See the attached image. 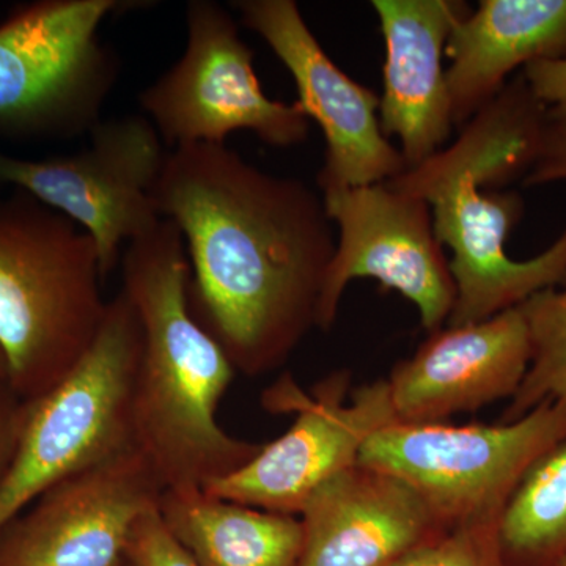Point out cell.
<instances>
[{"label":"cell","mask_w":566,"mask_h":566,"mask_svg":"<svg viewBox=\"0 0 566 566\" xmlns=\"http://www.w3.org/2000/svg\"><path fill=\"white\" fill-rule=\"evenodd\" d=\"M506 566H562L566 562V441L531 469L499 517Z\"/></svg>","instance_id":"19"},{"label":"cell","mask_w":566,"mask_h":566,"mask_svg":"<svg viewBox=\"0 0 566 566\" xmlns=\"http://www.w3.org/2000/svg\"><path fill=\"white\" fill-rule=\"evenodd\" d=\"M521 74L547 107L553 128L566 133V57L528 63Z\"/></svg>","instance_id":"23"},{"label":"cell","mask_w":566,"mask_h":566,"mask_svg":"<svg viewBox=\"0 0 566 566\" xmlns=\"http://www.w3.org/2000/svg\"><path fill=\"white\" fill-rule=\"evenodd\" d=\"M126 558L136 566H199L164 526L158 510L137 521L126 546Z\"/></svg>","instance_id":"22"},{"label":"cell","mask_w":566,"mask_h":566,"mask_svg":"<svg viewBox=\"0 0 566 566\" xmlns=\"http://www.w3.org/2000/svg\"><path fill=\"white\" fill-rule=\"evenodd\" d=\"M164 526L199 566H297L301 517L223 501L203 490H166Z\"/></svg>","instance_id":"18"},{"label":"cell","mask_w":566,"mask_h":566,"mask_svg":"<svg viewBox=\"0 0 566 566\" xmlns=\"http://www.w3.org/2000/svg\"><path fill=\"white\" fill-rule=\"evenodd\" d=\"M123 566H136V565L132 564V562H129L128 558H126V562H125V564H123Z\"/></svg>","instance_id":"27"},{"label":"cell","mask_w":566,"mask_h":566,"mask_svg":"<svg viewBox=\"0 0 566 566\" xmlns=\"http://www.w3.org/2000/svg\"><path fill=\"white\" fill-rule=\"evenodd\" d=\"M348 379V374L334 375L314 397L301 394L286 379L281 398L283 408L297 412L292 428L264 444L243 468L210 483L205 493L268 512L301 515L319 488L357 464L370 436L397 422L387 379L359 387L353 400L345 401Z\"/></svg>","instance_id":"11"},{"label":"cell","mask_w":566,"mask_h":566,"mask_svg":"<svg viewBox=\"0 0 566 566\" xmlns=\"http://www.w3.org/2000/svg\"><path fill=\"white\" fill-rule=\"evenodd\" d=\"M446 57L453 126L461 129L517 66L566 57V0H480L450 32Z\"/></svg>","instance_id":"17"},{"label":"cell","mask_w":566,"mask_h":566,"mask_svg":"<svg viewBox=\"0 0 566 566\" xmlns=\"http://www.w3.org/2000/svg\"><path fill=\"white\" fill-rule=\"evenodd\" d=\"M497 526L499 521L449 528L392 566H506Z\"/></svg>","instance_id":"21"},{"label":"cell","mask_w":566,"mask_h":566,"mask_svg":"<svg viewBox=\"0 0 566 566\" xmlns=\"http://www.w3.org/2000/svg\"><path fill=\"white\" fill-rule=\"evenodd\" d=\"M532 357L502 423L515 422L545 401L566 409V285L535 293L521 304Z\"/></svg>","instance_id":"20"},{"label":"cell","mask_w":566,"mask_h":566,"mask_svg":"<svg viewBox=\"0 0 566 566\" xmlns=\"http://www.w3.org/2000/svg\"><path fill=\"white\" fill-rule=\"evenodd\" d=\"M166 491L137 447L44 491L0 532V566H123Z\"/></svg>","instance_id":"13"},{"label":"cell","mask_w":566,"mask_h":566,"mask_svg":"<svg viewBox=\"0 0 566 566\" xmlns=\"http://www.w3.org/2000/svg\"><path fill=\"white\" fill-rule=\"evenodd\" d=\"M549 129L547 107L520 74L452 145L389 180L428 203L436 238L453 253L457 300L447 326L485 322L566 282V227L534 259L513 260L505 252L524 214L523 197L505 188L531 172Z\"/></svg>","instance_id":"2"},{"label":"cell","mask_w":566,"mask_h":566,"mask_svg":"<svg viewBox=\"0 0 566 566\" xmlns=\"http://www.w3.org/2000/svg\"><path fill=\"white\" fill-rule=\"evenodd\" d=\"M386 44L382 134L400 140L409 169L442 150L453 129L446 46L458 21L471 13L461 0H374Z\"/></svg>","instance_id":"15"},{"label":"cell","mask_w":566,"mask_h":566,"mask_svg":"<svg viewBox=\"0 0 566 566\" xmlns=\"http://www.w3.org/2000/svg\"><path fill=\"white\" fill-rule=\"evenodd\" d=\"M232 6L241 24L262 36L292 74L296 103L322 128L319 191L376 185L409 169L382 134L379 96L335 65L294 0H234Z\"/></svg>","instance_id":"12"},{"label":"cell","mask_w":566,"mask_h":566,"mask_svg":"<svg viewBox=\"0 0 566 566\" xmlns=\"http://www.w3.org/2000/svg\"><path fill=\"white\" fill-rule=\"evenodd\" d=\"M322 196L338 241L324 277L316 327L329 331L348 283L370 277L411 301L428 334L442 329L455 305L457 286L428 203L389 181L324 189Z\"/></svg>","instance_id":"10"},{"label":"cell","mask_w":566,"mask_h":566,"mask_svg":"<svg viewBox=\"0 0 566 566\" xmlns=\"http://www.w3.org/2000/svg\"><path fill=\"white\" fill-rule=\"evenodd\" d=\"M185 11V52L139 95L166 147L226 145L238 132L255 134L268 147L303 145L311 120L300 104L263 92L232 11L214 0H191Z\"/></svg>","instance_id":"8"},{"label":"cell","mask_w":566,"mask_h":566,"mask_svg":"<svg viewBox=\"0 0 566 566\" xmlns=\"http://www.w3.org/2000/svg\"><path fill=\"white\" fill-rule=\"evenodd\" d=\"M10 389V371L7 364L6 354L0 348V395L9 392Z\"/></svg>","instance_id":"26"},{"label":"cell","mask_w":566,"mask_h":566,"mask_svg":"<svg viewBox=\"0 0 566 566\" xmlns=\"http://www.w3.org/2000/svg\"><path fill=\"white\" fill-rule=\"evenodd\" d=\"M139 316L120 290L91 352L50 392L22 403L17 450L0 486V532L62 480L133 449Z\"/></svg>","instance_id":"5"},{"label":"cell","mask_w":566,"mask_h":566,"mask_svg":"<svg viewBox=\"0 0 566 566\" xmlns=\"http://www.w3.org/2000/svg\"><path fill=\"white\" fill-rule=\"evenodd\" d=\"M562 566H566V562H565V564H564V565H562Z\"/></svg>","instance_id":"28"},{"label":"cell","mask_w":566,"mask_h":566,"mask_svg":"<svg viewBox=\"0 0 566 566\" xmlns=\"http://www.w3.org/2000/svg\"><path fill=\"white\" fill-rule=\"evenodd\" d=\"M95 241L14 189L0 199V348L22 403L61 385L91 352L107 303Z\"/></svg>","instance_id":"4"},{"label":"cell","mask_w":566,"mask_h":566,"mask_svg":"<svg viewBox=\"0 0 566 566\" xmlns=\"http://www.w3.org/2000/svg\"><path fill=\"white\" fill-rule=\"evenodd\" d=\"M531 357L521 305L485 322L442 327L395 365L387 379L397 422L439 423L513 398Z\"/></svg>","instance_id":"14"},{"label":"cell","mask_w":566,"mask_h":566,"mask_svg":"<svg viewBox=\"0 0 566 566\" xmlns=\"http://www.w3.org/2000/svg\"><path fill=\"white\" fill-rule=\"evenodd\" d=\"M122 289L139 316L133 394L134 444L166 490H205L233 474L262 444L227 433L218 408L234 370L189 307L191 263L169 219L126 245Z\"/></svg>","instance_id":"3"},{"label":"cell","mask_w":566,"mask_h":566,"mask_svg":"<svg viewBox=\"0 0 566 566\" xmlns=\"http://www.w3.org/2000/svg\"><path fill=\"white\" fill-rule=\"evenodd\" d=\"M22 420V401L9 392L0 395V486L9 472Z\"/></svg>","instance_id":"25"},{"label":"cell","mask_w":566,"mask_h":566,"mask_svg":"<svg viewBox=\"0 0 566 566\" xmlns=\"http://www.w3.org/2000/svg\"><path fill=\"white\" fill-rule=\"evenodd\" d=\"M566 180V133L551 125L538 159L526 175L524 186L547 185Z\"/></svg>","instance_id":"24"},{"label":"cell","mask_w":566,"mask_h":566,"mask_svg":"<svg viewBox=\"0 0 566 566\" xmlns=\"http://www.w3.org/2000/svg\"><path fill=\"white\" fill-rule=\"evenodd\" d=\"M564 441L566 409L545 401L510 423L387 424L357 463L411 486L449 531L499 521L528 469Z\"/></svg>","instance_id":"7"},{"label":"cell","mask_w":566,"mask_h":566,"mask_svg":"<svg viewBox=\"0 0 566 566\" xmlns=\"http://www.w3.org/2000/svg\"><path fill=\"white\" fill-rule=\"evenodd\" d=\"M136 0H39L0 22V136L74 139L102 123L118 59L99 40Z\"/></svg>","instance_id":"6"},{"label":"cell","mask_w":566,"mask_h":566,"mask_svg":"<svg viewBox=\"0 0 566 566\" xmlns=\"http://www.w3.org/2000/svg\"><path fill=\"white\" fill-rule=\"evenodd\" d=\"M77 153L25 159L0 151V185L35 197L91 234L104 279L123 248L159 221L151 189L169 148L145 115L103 120Z\"/></svg>","instance_id":"9"},{"label":"cell","mask_w":566,"mask_h":566,"mask_svg":"<svg viewBox=\"0 0 566 566\" xmlns=\"http://www.w3.org/2000/svg\"><path fill=\"white\" fill-rule=\"evenodd\" d=\"M151 197L185 238L193 318L240 374L281 367L316 327L337 245L322 193L196 144L170 148Z\"/></svg>","instance_id":"1"},{"label":"cell","mask_w":566,"mask_h":566,"mask_svg":"<svg viewBox=\"0 0 566 566\" xmlns=\"http://www.w3.org/2000/svg\"><path fill=\"white\" fill-rule=\"evenodd\" d=\"M301 523L297 566H392L446 532L411 486L359 463L308 499Z\"/></svg>","instance_id":"16"}]
</instances>
